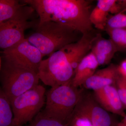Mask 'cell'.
Listing matches in <instances>:
<instances>
[{
  "mask_svg": "<svg viewBox=\"0 0 126 126\" xmlns=\"http://www.w3.org/2000/svg\"><path fill=\"white\" fill-rule=\"evenodd\" d=\"M119 74L117 66L113 64L96 71L83 85L86 88L95 91L106 86L115 85Z\"/></svg>",
  "mask_w": 126,
  "mask_h": 126,
  "instance_id": "7c38bea8",
  "label": "cell"
},
{
  "mask_svg": "<svg viewBox=\"0 0 126 126\" xmlns=\"http://www.w3.org/2000/svg\"><path fill=\"white\" fill-rule=\"evenodd\" d=\"M90 96L82 94L73 113L89 119L93 126H117L118 122Z\"/></svg>",
  "mask_w": 126,
  "mask_h": 126,
  "instance_id": "9c48e42d",
  "label": "cell"
},
{
  "mask_svg": "<svg viewBox=\"0 0 126 126\" xmlns=\"http://www.w3.org/2000/svg\"><path fill=\"white\" fill-rule=\"evenodd\" d=\"M23 126H66L58 120L40 112L29 124Z\"/></svg>",
  "mask_w": 126,
  "mask_h": 126,
  "instance_id": "ac0fdd59",
  "label": "cell"
},
{
  "mask_svg": "<svg viewBox=\"0 0 126 126\" xmlns=\"http://www.w3.org/2000/svg\"><path fill=\"white\" fill-rule=\"evenodd\" d=\"M17 0H0V23L14 18L29 7Z\"/></svg>",
  "mask_w": 126,
  "mask_h": 126,
  "instance_id": "9a60e30c",
  "label": "cell"
},
{
  "mask_svg": "<svg viewBox=\"0 0 126 126\" xmlns=\"http://www.w3.org/2000/svg\"><path fill=\"white\" fill-rule=\"evenodd\" d=\"M5 62L27 69L38 73L44 57L40 51L25 38L2 52Z\"/></svg>",
  "mask_w": 126,
  "mask_h": 126,
  "instance_id": "ba28073f",
  "label": "cell"
},
{
  "mask_svg": "<svg viewBox=\"0 0 126 126\" xmlns=\"http://www.w3.org/2000/svg\"><path fill=\"white\" fill-rule=\"evenodd\" d=\"M117 126H126V115L121 122L118 123Z\"/></svg>",
  "mask_w": 126,
  "mask_h": 126,
  "instance_id": "603a6c76",
  "label": "cell"
},
{
  "mask_svg": "<svg viewBox=\"0 0 126 126\" xmlns=\"http://www.w3.org/2000/svg\"><path fill=\"white\" fill-rule=\"evenodd\" d=\"M39 18L38 23L53 21L67 26L82 34L90 33V1L85 0H24Z\"/></svg>",
  "mask_w": 126,
  "mask_h": 126,
  "instance_id": "7a4b0ae2",
  "label": "cell"
},
{
  "mask_svg": "<svg viewBox=\"0 0 126 126\" xmlns=\"http://www.w3.org/2000/svg\"><path fill=\"white\" fill-rule=\"evenodd\" d=\"M98 66L92 52L88 53L82 59L77 67L72 81L73 86L78 88L83 85L86 80L96 72Z\"/></svg>",
  "mask_w": 126,
  "mask_h": 126,
  "instance_id": "4fadbf2b",
  "label": "cell"
},
{
  "mask_svg": "<svg viewBox=\"0 0 126 126\" xmlns=\"http://www.w3.org/2000/svg\"><path fill=\"white\" fill-rule=\"evenodd\" d=\"M2 88L10 101L38 85V73L5 62L1 73Z\"/></svg>",
  "mask_w": 126,
  "mask_h": 126,
  "instance_id": "8992f818",
  "label": "cell"
},
{
  "mask_svg": "<svg viewBox=\"0 0 126 126\" xmlns=\"http://www.w3.org/2000/svg\"><path fill=\"white\" fill-rule=\"evenodd\" d=\"M69 126H93L90 120L86 117L73 113Z\"/></svg>",
  "mask_w": 126,
  "mask_h": 126,
  "instance_id": "44dd1931",
  "label": "cell"
},
{
  "mask_svg": "<svg viewBox=\"0 0 126 126\" xmlns=\"http://www.w3.org/2000/svg\"><path fill=\"white\" fill-rule=\"evenodd\" d=\"M104 30L118 50H126V29L106 27Z\"/></svg>",
  "mask_w": 126,
  "mask_h": 126,
  "instance_id": "e0dca14e",
  "label": "cell"
},
{
  "mask_svg": "<svg viewBox=\"0 0 126 126\" xmlns=\"http://www.w3.org/2000/svg\"><path fill=\"white\" fill-rule=\"evenodd\" d=\"M33 11L29 6L14 18L0 23V49H7L25 38V31L34 25L29 20Z\"/></svg>",
  "mask_w": 126,
  "mask_h": 126,
  "instance_id": "52a82bcc",
  "label": "cell"
},
{
  "mask_svg": "<svg viewBox=\"0 0 126 126\" xmlns=\"http://www.w3.org/2000/svg\"><path fill=\"white\" fill-rule=\"evenodd\" d=\"M81 95V92L73 86L72 82L52 87L46 93L45 109L42 112L69 126Z\"/></svg>",
  "mask_w": 126,
  "mask_h": 126,
  "instance_id": "277c9868",
  "label": "cell"
},
{
  "mask_svg": "<svg viewBox=\"0 0 126 126\" xmlns=\"http://www.w3.org/2000/svg\"><path fill=\"white\" fill-rule=\"evenodd\" d=\"M117 70L119 75L126 79V59L117 66Z\"/></svg>",
  "mask_w": 126,
  "mask_h": 126,
  "instance_id": "7402d4cb",
  "label": "cell"
},
{
  "mask_svg": "<svg viewBox=\"0 0 126 126\" xmlns=\"http://www.w3.org/2000/svg\"><path fill=\"white\" fill-rule=\"evenodd\" d=\"M45 88L39 84L11 100L14 126H23L31 121L45 103Z\"/></svg>",
  "mask_w": 126,
  "mask_h": 126,
  "instance_id": "5b68a950",
  "label": "cell"
},
{
  "mask_svg": "<svg viewBox=\"0 0 126 126\" xmlns=\"http://www.w3.org/2000/svg\"><path fill=\"white\" fill-rule=\"evenodd\" d=\"M114 86L117 90L123 105L126 108V79L119 75Z\"/></svg>",
  "mask_w": 126,
  "mask_h": 126,
  "instance_id": "ffe728a7",
  "label": "cell"
},
{
  "mask_svg": "<svg viewBox=\"0 0 126 126\" xmlns=\"http://www.w3.org/2000/svg\"><path fill=\"white\" fill-rule=\"evenodd\" d=\"M123 10L118 0H99L90 12L89 19L92 25L96 29L104 30L109 13L117 14Z\"/></svg>",
  "mask_w": 126,
  "mask_h": 126,
  "instance_id": "30bf717a",
  "label": "cell"
},
{
  "mask_svg": "<svg viewBox=\"0 0 126 126\" xmlns=\"http://www.w3.org/2000/svg\"><path fill=\"white\" fill-rule=\"evenodd\" d=\"M97 35L93 43L91 51L93 53L99 65H106L110 63L117 48L110 39L99 37Z\"/></svg>",
  "mask_w": 126,
  "mask_h": 126,
  "instance_id": "5bb4252c",
  "label": "cell"
},
{
  "mask_svg": "<svg viewBox=\"0 0 126 126\" xmlns=\"http://www.w3.org/2000/svg\"><path fill=\"white\" fill-rule=\"evenodd\" d=\"M1 58L0 57V70L1 67Z\"/></svg>",
  "mask_w": 126,
  "mask_h": 126,
  "instance_id": "cb8c5ba5",
  "label": "cell"
},
{
  "mask_svg": "<svg viewBox=\"0 0 126 126\" xmlns=\"http://www.w3.org/2000/svg\"><path fill=\"white\" fill-rule=\"evenodd\" d=\"M106 27L126 29V13L125 10L114 15L109 16Z\"/></svg>",
  "mask_w": 126,
  "mask_h": 126,
  "instance_id": "d6986e66",
  "label": "cell"
},
{
  "mask_svg": "<svg viewBox=\"0 0 126 126\" xmlns=\"http://www.w3.org/2000/svg\"><path fill=\"white\" fill-rule=\"evenodd\" d=\"M81 33L71 27L53 21L38 23L33 33L26 38L44 56H49L65 46L77 42ZM83 35V34H82Z\"/></svg>",
  "mask_w": 126,
  "mask_h": 126,
  "instance_id": "3957f363",
  "label": "cell"
},
{
  "mask_svg": "<svg viewBox=\"0 0 126 126\" xmlns=\"http://www.w3.org/2000/svg\"><path fill=\"white\" fill-rule=\"evenodd\" d=\"M95 99L107 111L124 117V107L114 85L106 86L94 91Z\"/></svg>",
  "mask_w": 126,
  "mask_h": 126,
  "instance_id": "8fae6325",
  "label": "cell"
},
{
  "mask_svg": "<svg viewBox=\"0 0 126 126\" xmlns=\"http://www.w3.org/2000/svg\"><path fill=\"white\" fill-rule=\"evenodd\" d=\"M84 34L77 42L65 46L43 60L38 70L40 80L51 87L72 82L78 65L91 50L96 36Z\"/></svg>",
  "mask_w": 126,
  "mask_h": 126,
  "instance_id": "6da1fadb",
  "label": "cell"
},
{
  "mask_svg": "<svg viewBox=\"0 0 126 126\" xmlns=\"http://www.w3.org/2000/svg\"><path fill=\"white\" fill-rule=\"evenodd\" d=\"M0 126H14L13 113L10 102L0 87Z\"/></svg>",
  "mask_w": 126,
  "mask_h": 126,
  "instance_id": "2e32d148",
  "label": "cell"
}]
</instances>
